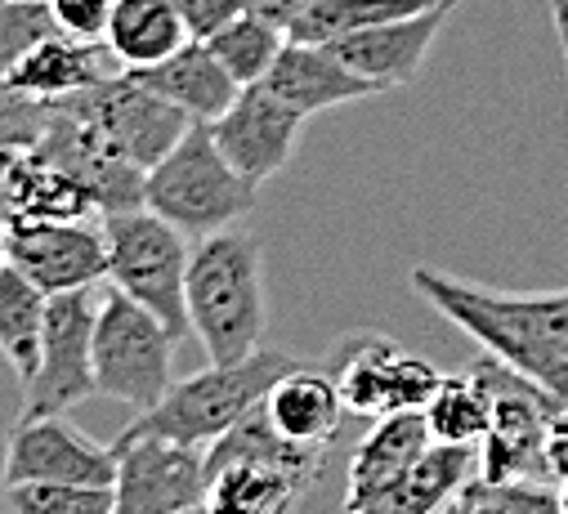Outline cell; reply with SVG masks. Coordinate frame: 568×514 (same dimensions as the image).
I'll list each match as a JSON object with an SVG mask.
<instances>
[{"instance_id":"cell-9","label":"cell","mask_w":568,"mask_h":514,"mask_svg":"<svg viewBox=\"0 0 568 514\" xmlns=\"http://www.w3.org/2000/svg\"><path fill=\"white\" fill-rule=\"evenodd\" d=\"M99 300L94 287L50 296L45 313V340L41 362L23 380V408L19 417H63L68 408L99 394L94 384V327H99Z\"/></svg>"},{"instance_id":"cell-24","label":"cell","mask_w":568,"mask_h":514,"mask_svg":"<svg viewBox=\"0 0 568 514\" xmlns=\"http://www.w3.org/2000/svg\"><path fill=\"white\" fill-rule=\"evenodd\" d=\"M45 313L50 296L6 260V269H0V358L19 371V380H28L41 362Z\"/></svg>"},{"instance_id":"cell-5","label":"cell","mask_w":568,"mask_h":514,"mask_svg":"<svg viewBox=\"0 0 568 514\" xmlns=\"http://www.w3.org/2000/svg\"><path fill=\"white\" fill-rule=\"evenodd\" d=\"M99 219H103V237H108V282L121 296H130L134 305L158 313L175 340L193 336L189 300H184L193 237L149 206L112 210Z\"/></svg>"},{"instance_id":"cell-25","label":"cell","mask_w":568,"mask_h":514,"mask_svg":"<svg viewBox=\"0 0 568 514\" xmlns=\"http://www.w3.org/2000/svg\"><path fill=\"white\" fill-rule=\"evenodd\" d=\"M457 0H314V6L292 23V41H314V45H332L349 32L376 28V23H394V19H412L425 10H439Z\"/></svg>"},{"instance_id":"cell-19","label":"cell","mask_w":568,"mask_h":514,"mask_svg":"<svg viewBox=\"0 0 568 514\" xmlns=\"http://www.w3.org/2000/svg\"><path fill=\"white\" fill-rule=\"evenodd\" d=\"M435 448V434L420 412H394L372 421V430L358 439L349 452V474H345V514L358 510L372 492L394 483L403 470H412L425 452Z\"/></svg>"},{"instance_id":"cell-1","label":"cell","mask_w":568,"mask_h":514,"mask_svg":"<svg viewBox=\"0 0 568 514\" xmlns=\"http://www.w3.org/2000/svg\"><path fill=\"white\" fill-rule=\"evenodd\" d=\"M407 282L425 305L439 309L493 358L537 380L559 403L568 399V291L515 296L430 265H416Z\"/></svg>"},{"instance_id":"cell-4","label":"cell","mask_w":568,"mask_h":514,"mask_svg":"<svg viewBox=\"0 0 568 514\" xmlns=\"http://www.w3.org/2000/svg\"><path fill=\"white\" fill-rule=\"evenodd\" d=\"M260 202V184H251L215 144L211 125L193 121L189 135L144 175V206L184 228L189 237H211L246 219Z\"/></svg>"},{"instance_id":"cell-35","label":"cell","mask_w":568,"mask_h":514,"mask_svg":"<svg viewBox=\"0 0 568 514\" xmlns=\"http://www.w3.org/2000/svg\"><path fill=\"white\" fill-rule=\"evenodd\" d=\"M310 6H314V0H242L246 14H255V19H264V23L282 28V32H292V23H296Z\"/></svg>"},{"instance_id":"cell-34","label":"cell","mask_w":568,"mask_h":514,"mask_svg":"<svg viewBox=\"0 0 568 514\" xmlns=\"http://www.w3.org/2000/svg\"><path fill=\"white\" fill-rule=\"evenodd\" d=\"M546 474L555 483L568 479V399L555 408V417L546 425Z\"/></svg>"},{"instance_id":"cell-22","label":"cell","mask_w":568,"mask_h":514,"mask_svg":"<svg viewBox=\"0 0 568 514\" xmlns=\"http://www.w3.org/2000/svg\"><path fill=\"white\" fill-rule=\"evenodd\" d=\"M314 483L264 461H224L211 470L206 514H292Z\"/></svg>"},{"instance_id":"cell-26","label":"cell","mask_w":568,"mask_h":514,"mask_svg":"<svg viewBox=\"0 0 568 514\" xmlns=\"http://www.w3.org/2000/svg\"><path fill=\"white\" fill-rule=\"evenodd\" d=\"M425 425H430L435 443H462V448H479L488 434V394L484 384L466 371V376H444L439 390L430 394V403L420 408Z\"/></svg>"},{"instance_id":"cell-33","label":"cell","mask_w":568,"mask_h":514,"mask_svg":"<svg viewBox=\"0 0 568 514\" xmlns=\"http://www.w3.org/2000/svg\"><path fill=\"white\" fill-rule=\"evenodd\" d=\"M175 10L193 41H211L220 28H229L242 14V0H175Z\"/></svg>"},{"instance_id":"cell-11","label":"cell","mask_w":568,"mask_h":514,"mask_svg":"<svg viewBox=\"0 0 568 514\" xmlns=\"http://www.w3.org/2000/svg\"><path fill=\"white\" fill-rule=\"evenodd\" d=\"M0 246H6V260L28 274L45 296L108 282L103 219H14L0 228Z\"/></svg>"},{"instance_id":"cell-39","label":"cell","mask_w":568,"mask_h":514,"mask_svg":"<svg viewBox=\"0 0 568 514\" xmlns=\"http://www.w3.org/2000/svg\"><path fill=\"white\" fill-rule=\"evenodd\" d=\"M444 514H462V510H457V505H448V510H444Z\"/></svg>"},{"instance_id":"cell-12","label":"cell","mask_w":568,"mask_h":514,"mask_svg":"<svg viewBox=\"0 0 568 514\" xmlns=\"http://www.w3.org/2000/svg\"><path fill=\"white\" fill-rule=\"evenodd\" d=\"M112 140V148L134 162L139 171H153L184 135L193 116L184 107H175L171 99H162L158 90H149L134 72H116L112 81L72 94Z\"/></svg>"},{"instance_id":"cell-20","label":"cell","mask_w":568,"mask_h":514,"mask_svg":"<svg viewBox=\"0 0 568 514\" xmlns=\"http://www.w3.org/2000/svg\"><path fill=\"white\" fill-rule=\"evenodd\" d=\"M264 417L305 448H332L345 421V399L336 390L332 371H314L301 362L268 390Z\"/></svg>"},{"instance_id":"cell-32","label":"cell","mask_w":568,"mask_h":514,"mask_svg":"<svg viewBox=\"0 0 568 514\" xmlns=\"http://www.w3.org/2000/svg\"><path fill=\"white\" fill-rule=\"evenodd\" d=\"M112 10H116V0H50V14L59 23V32H72L85 41H103Z\"/></svg>"},{"instance_id":"cell-18","label":"cell","mask_w":568,"mask_h":514,"mask_svg":"<svg viewBox=\"0 0 568 514\" xmlns=\"http://www.w3.org/2000/svg\"><path fill=\"white\" fill-rule=\"evenodd\" d=\"M264 85L273 94H282L292 107H301L305 116L314 112H327V107H341V103H354V99H372L376 85L363 81L332 45H314V41H292L282 45L277 63L268 68Z\"/></svg>"},{"instance_id":"cell-16","label":"cell","mask_w":568,"mask_h":514,"mask_svg":"<svg viewBox=\"0 0 568 514\" xmlns=\"http://www.w3.org/2000/svg\"><path fill=\"white\" fill-rule=\"evenodd\" d=\"M116 72H125V68L108 50V41H85V37H72V32H50L45 41H37L14 63V72L6 76V85L23 90L32 99L54 103V99L94 90V85L112 81Z\"/></svg>"},{"instance_id":"cell-17","label":"cell","mask_w":568,"mask_h":514,"mask_svg":"<svg viewBox=\"0 0 568 514\" xmlns=\"http://www.w3.org/2000/svg\"><path fill=\"white\" fill-rule=\"evenodd\" d=\"M470 479H479V448L435 443L412 470H403L349 514H444L448 505H457Z\"/></svg>"},{"instance_id":"cell-6","label":"cell","mask_w":568,"mask_h":514,"mask_svg":"<svg viewBox=\"0 0 568 514\" xmlns=\"http://www.w3.org/2000/svg\"><path fill=\"white\" fill-rule=\"evenodd\" d=\"M175 336L171 327L134 305L116 287L99 300V327H94V384L103 399L130 403L134 412H149L171 390V362H175Z\"/></svg>"},{"instance_id":"cell-15","label":"cell","mask_w":568,"mask_h":514,"mask_svg":"<svg viewBox=\"0 0 568 514\" xmlns=\"http://www.w3.org/2000/svg\"><path fill=\"white\" fill-rule=\"evenodd\" d=\"M448 14H453V6L425 10V14H412V19H394V23H376V28H363V32H349L341 41H332V50L363 81H372L376 94H389V90H403L420 76V68H425V59H430Z\"/></svg>"},{"instance_id":"cell-28","label":"cell","mask_w":568,"mask_h":514,"mask_svg":"<svg viewBox=\"0 0 568 514\" xmlns=\"http://www.w3.org/2000/svg\"><path fill=\"white\" fill-rule=\"evenodd\" d=\"M462 514H564L550 479H470L457 496Z\"/></svg>"},{"instance_id":"cell-2","label":"cell","mask_w":568,"mask_h":514,"mask_svg":"<svg viewBox=\"0 0 568 514\" xmlns=\"http://www.w3.org/2000/svg\"><path fill=\"white\" fill-rule=\"evenodd\" d=\"M189 327L206 362H237L264 345L268 291H264V250L242 228H220L193 241L189 260Z\"/></svg>"},{"instance_id":"cell-13","label":"cell","mask_w":568,"mask_h":514,"mask_svg":"<svg viewBox=\"0 0 568 514\" xmlns=\"http://www.w3.org/2000/svg\"><path fill=\"white\" fill-rule=\"evenodd\" d=\"M305 112L292 107L282 94H273L264 81L242 85L237 99L229 103V112H220L211 121V135L220 144V153L251 179V184H268L273 175L287 171L301 131H305Z\"/></svg>"},{"instance_id":"cell-31","label":"cell","mask_w":568,"mask_h":514,"mask_svg":"<svg viewBox=\"0 0 568 514\" xmlns=\"http://www.w3.org/2000/svg\"><path fill=\"white\" fill-rule=\"evenodd\" d=\"M50 131V103L0 81V148H37Z\"/></svg>"},{"instance_id":"cell-29","label":"cell","mask_w":568,"mask_h":514,"mask_svg":"<svg viewBox=\"0 0 568 514\" xmlns=\"http://www.w3.org/2000/svg\"><path fill=\"white\" fill-rule=\"evenodd\" d=\"M10 514H116L112 483H10Z\"/></svg>"},{"instance_id":"cell-3","label":"cell","mask_w":568,"mask_h":514,"mask_svg":"<svg viewBox=\"0 0 568 514\" xmlns=\"http://www.w3.org/2000/svg\"><path fill=\"white\" fill-rule=\"evenodd\" d=\"M292 367H301V362L287 349H268V345H260L255 353H246L237 362H211L206 371L175 380L171 390L149 412H139L134 425H125V430L211 448L237 421H246Z\"/></svg>"},{"instance_id":"cell-40","label":"cell","mask_w":568,"mask_h":514,"mask_svg":"<svg viewBox=\"0 0 568 514\" xmlns=\"http://www.w3.org/2000/svg\"><path fill=\"white\" fill-rule=\"evenodd\" d=\"M564 63H568V50H564Z\"/></svg>"},{"instance_id":"cell-10","label":"cell","mask_w":568,"mask_h":514,"mask_svg":"<svg viewBox=\"0 0 568 514\" xmlns=\"http://www.w3.org/2000/svg\"><path fill=\"white\" fill-rule=\"evenodd\" d=\"M116 448V514H184L206 501L211 470L206 448L175 443L162 434L121 430Z\"/></svg>"},{"instance_id":"cell-36","label":"cell","mask_w":568,"mask_h":514,"mask_svg":"<svg viewBox=\"0 0 568 514\" xmlns=\"http://www.w3.org/2000/svg\"><path fill=\"white\" fill-rule=\"evenodd\" d=\"M550 14H555V32H559V45L568 50V0H550Z\"/></svg>"},{"instance_id":"cell-8","label":"cell","mask_w":568,"mask_h":514,"mask_svg":"<svg viewBox=\"0 0 568 514\" xmlns=\"http://www.w3.org/2000/svg\"><path fill=\"white\" fill-rule=\"evenodd\" d=\"M332 380L349 417L381 421L394 412H420L439 390L444 371L381 331H349L332 345Z\"/></svg>"},{"instance_id":"cell-27","label":"cell","mask_w":568,"mask_h":514,"mask_svg":"<svg viewBox=\"0 0 568 514\" xmlns=\"http://www.w3.org/2000/svg\"><path fill=\"white\" fill-rule=\"evenodd\" d=\"M206 45L215 50V59L229 68V76H233L237 85H255V81H264L268 68L277 63L282 45H287V32L242 10V14H237L229 28H220Z\"/></svg>"},{"instance_id":"cell-21","label":"cell","mask_w":568,"mask_h":514,"mask_svg":"<svg viewBox=\"0 0 568 514\" xmlns=\"http://www.w3.org/2000/svg\"><path fill=\"white\" fill-rule=\"evenodd\" d=\"M134 76L149 90H158L162 99H171L175 107H184L202 125H211L220 112H229V103L242 90L206 41H189L171 59H162L158 68H139Z\"/></svg>"},{"instance_id":"cell-37","label":"cell","mask_w":568,"mask_h":514,"mask_svg":"<svg viewBox=\"0 0 568 514\" xmlns=\"http://www.w3.org/2000/svg\"><path fill=\"white\" fill-rule=\"evenodd\" d=\"M559 505H564V514H568V479H559Z\"/></svg>"},{"instance_id":"cell-14","label":"cell","mask_w":568,"mask_h":514,"mask_svg":"<svg viewBox=\"0 0 568 514\" xmlns=\"http://www.w3.org/2000/svg\"><path fill=\"white\" fill-rule=\"evenodd\" d=\"M116 448L94 443L63 417L14 421L6 439V465L0 483H112Z\"/></svg>"},{"instance_id":"cell-38","label":"cell","mask_w":568,"mask_h":514,"mask_svg":"<svg viewBox=\"0 0 568 514\" xmlns=\"http://www.w3.org/2000/svg\"><path fill=\"white\" fill-rule=\"evenodd\" d=\"M0 269H6V246H0Z\"/></svg>"},{"instance_id":"cell-7","label":"cell","mask_w":568,"mask_h":514,"mask_svg":"<svg viewBox=\"0 0 568 514\" xmlns=\"http://www.w3.org/2000/svg\"><path fill=\"white\" fill-rule=\"evenodd\" d=\"M470 376L488 394V434L479 443V479H550L546 425L559 399L493 353H484L470 367Z\"/></svg>"},{"instance_id":"cell-23","label":"cell","mask_w":568,"mask_h":514,"mask_svg":"<svg viewBox=\"0 0 568 514\" xmlns=\"http://www.w3.org/2000/svg\"><path fill=\"white\" fill-rule=\"evenodd\" d=\"M103 41L125 72H139V68H158L193 37L175 10V0H116Z\"/></svg>"},{"instance_id":"cell-30","label":"cell","mask_w":568,"mask_h":514,"mask_svg":"<svg viewBox=\"0 0 568 514\" xmlns=\"http://www.w3.org/2000/svg\"><path fill=\"white\" fill-rule=\"evenodd\" d=\"M50 32H59L50 0H0V81L14 72V63L45 41Z\"/></svg>"}]
</instances>
